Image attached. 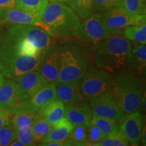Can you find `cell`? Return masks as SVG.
<instances>
[{
    "label": "cell",
    "mask_w": 146,
    "mask_h": 146,
    "mask_svg": "<svg viewBox=\"0 0 146 146\" xmlns=\"http://www.w3.org/2000/svg\"><path fill=\"white\" fill-rule=\"evenodd\" d=\"M132 45L125 37L115 35L95 43L94 60L97 66L110 73L123 72L129 68Z\"/></svg>",
    "instance_id": "cell-1"
},
{
    "label": "cell",
    "mask_w": 146,
    "mask_h": 146,
    "mask_svg": "<svg viewBox=\"0 0 146 146\" xmlns=\"http://www.w3.org/2000/svg\"><path fill=\"white\" fill-rule=\"evenodd\" d=\"M80 17L62 2L48 3L42 14L39 27L52 36L77 37Z\"/></svg>",
    "instance_id": "cell-2"
},
{
    "label": "cell",
    "mask_w": 146,
    "mask_h": 146,
    "mask_svg": "<svg viewBox=\"0 0 146 146\" xmlns=\"http://www.w3.org/2000/svg\"><path fill=\"white\" fill-rule=\"evenodd\" d=\"M59 58L57 83L81 79L90 66L87 52L84 45L78 41H68L62 43L59 47Z\"/></svg>",
    "instance_id": "cell-3"
},
{
    "label": "cell",
    "mask_w": 146,
    "mask_h": 146,
    "mask_svg": "<svg viewBox=\"0 0 146 146\" xmlns=\"http://www.w3.org/2000/svg\"><path fill=\"white\" fill-rule=\"evenodd\" d=\"M125 114L140 111L143 102V85L131 72H122L113 79L111 89Z\"/></svg>",
    "instance_id": "cell-4"
},
{
    "label": "cell",
    "mask_w": 146,
    "mask_h": 146,
    "mask_svg": "<svg viewBox=\"0 0 146 146\" xmlns=\"http://www.w3.org/2000/svg\"><path fill=\"white\" fill-rule=\"evenodd\" d=\"M41 57L22 55L12 42L0 37V71L8 79L14 80L30 70H36Z\"/></svg>",
    "instance_id": "cell-5"
},
{
    "label": "cell",
    "mask_w": 146,
    "mask_h": 146,
    "mask_svg": "<svg viewBox=\"0 0 146 146\" xmlns=\"http://www.w3.org/2000/svg\"><path fill=\"white\" fill-rule=\"evenodd\" d=\"M113 79L112 73L99 68L89 67L81 79L83 98L89 102L91 98L110 91Z\"/></svg>",
    "instance_id": "cell-6"
},
{
    "label": "cell",
    "mask_w": 146,
    "mask_h": 146,
    "mask_svg": "<svg viewBox=\"0 0 146 146\" xmlns=\"http://www.w3.org/2000/svg\"><path fill=\"white\" fill-rule=\"evenodd\" d=\"M112 36L105 24L103 14L98 12L83 19L78 29L77 37L95 44Z\"/></svg>",
    "instance_id": "cell-7"
},
{
    "label": "cell",
    "mask_w": 146,
    "mask_h": 146,
    "mask_svg": "<svg viewBox=\"0 0 146 146\" xmlns=\"http://www.w3.org/2000/svg\"><path fill=\"white\" fill-rule=\"evenodd\" d=\"M89 101L93 116L108 118L119 123L125 116L111 90L94 97Z\"/></svg>",
    "instance_id": "cell-8"
},
{
    "label": "cell",
    "mask_w": 146,
    "mask_h": 146,
    "mask_svg": "<svg viewBox=\"0 0 146 146\" xmlns=\"http://www.w3.org/2000/svg\"><path fill=\"white\" fill-rule=\"evenodd\" d=\"M103 16L108 29L113 36L121 35L127 27L143 25L146 21V15H131L119 7L104 12Z\"/></svg>",
    "instance_id": "cell-9"
},
{
    "label": "cell",
    "mask_w": 146,
    "mask_h": 146,
    "mask_svg": "<svg viewBox=\"0 0 146 146\" xmlns=\"http://www.w3.org/2000/svg\"><path fill=\"white\" fill-rule=\"evenodd\" d=\"M5 34L31 42L41 53H43L53 41L50 35L41 27L34 25H12L8 29Z\"/></svg>",
    "instance_id": "cell-10"
},
{
    "label": "cell",
    "mask_w": 146,
    "mask_h": 146,
    "mask_svg": "<svg viewBox=\"0 0 146 146\" xmlns=\"http://www.w3.org/2000/svg\"><path fill=\"white\" fill-rule=\"evenodd\" d=\"M48 84L57 83L60 70L59 47L52 41L42 54L36 69Z\"/></svg>",
    "instance_id": "cell-11"
},
{
    "label": "cell",
    "mask_w": 146,
    "mask_h": 146,
    "mask_svg": "<svg viewBox=\"0 0 146 146\" xmlns=\"http://www.w3.org/2000/svg\"><path fill=\"white\" fill-rule=\"evenodd\" d=\"M14 81L16 93L21 102L31 98L48 85L46 80L36 70L27 72Z\"/></svg>",
    "instance_id": "cell-12"
},
{
    "label": "cell",
    "mask_w": 146,
    "mask_h": 146,
    "mask_svg": "<svg viewBox=\"0 0 146 146\" xmlns=\"http://www.w3.org/2000/svg\"><path fill=\"white\" fill-rule=\"evenodd\" d=\"M118 127L125 135L130 145H139L143 129V115L139 111L125 114L118 123Z\"/></svg>",
    "instance_id": "cell-13"
},
{
    "label": "cell",
    "mask_w": 146,
    "mask_h": 146,
    "mask_svg": "<svg viewBox=\"0 0 146 146\" xmlns=\"http://www.w3.org/2000/svg\"><path fill=\"white\" fill-rule=\"evenodd\" d=\"M56 96L66 106L81 101H87L81 90V79L56 84Z\"/></svg>",
    "instance_id": "cell-14"
},
{
    "label": "cell",
    "mask_w": 146,
    "mask_h": 146,
    "mask_svg": "<svg viewBox=\"0 0 146 146\" xmlns=\"http://www.w3.org/2000/svg\"><path fill=\"white\" fill-rule=\"evenodd\" d=\"M65 116L73 126L87 127L92 118V112L88 101H81L65 107Z\"/></svg>",
    "instance_id": "cell-15"
},
{
    "label": "cell",
    "mask_w": 146,
    "mask_h": 146,
    "mask_svg": "<svg viewBox=\"0 0 146 146\" xmlns=\"http://www.w3.org/2000/svg\"><path fill=\"white\" fill-rule=\"evenodd\" d=\"M22 103L16 93L15 81L8 79L0 87V108L15 112Z\"/></svg>",
    "instance_id": "cell-16"
},
{
    "label": "cell",
    "mask_w": 146,
    "mask_h": 146,
    "mask_svg": "<svg viewBox=\"0 0 146 146\" xmlns=\"http://www.w3.org/2000/svg\"><path fill=\"white\" fill-rule=\"evenodd\" d=\"M39 25V22L31 14L14 8L10 10L0 11V25Z\"/></svg>",
    "instance_id": "cell-17"
},
{
    "label": "cell",
    "mask_w": 146,
    "mask_h": 146,
    "mask_svg": "<svg viewBox=\"0 0 146 146\" xmlns=\"http://www.w3.org/2000/svg\"><path fill=\"white\" fill-rule=\"evenodd\" d=\"M56 99V85L48 84L31 98L23 102L33 110L37 112L41 108Z\"/></svg>",
    "instance_id": "cell-18"
},
{
    "label": "cell",
    "mask_w": 146,
    "mask_h": 146,
    "mask_svg": "<svg viewBox=\"0 0 146 146\" xmlns=\"http://www.w3.org/2000/svg\"><path fill=\"white\" fill-rule=\"evenodd\" d=\"M129 68L130 72L137 76H143L146 70L145 44L134 43L131 51V58Z\"/></svg>",
    "instance_id": "cell-19"
},
{
    "label": "cell",
    "mask_w": 146,
    "mask_h": 146,
    "mask_svg": "<svg viewBox=\"0 0 146 146\" xmlns=\"http://www.w3.org/2000/svg\"><path fill=\"white\" fill-rule=\"evenodd\" d=\"M36 112L22 102L20 107L14 113L12 125L15 129L31 127L36 119Z\"/></svg>",
    "instance_id": "cell-20"
},
{
    "label": "cell",
    "mask_w": 146,
    "mask_h": 146,
    "mask_svg": "<svg viewBox=\"0 0 146 146\" xmlns=\"http://www.w3.org/2000/svg\"><path fill=\"white\" fill-rule=\"evenodd\" d=\"M37 112L53 125L65 116V106L56 99L41 108Z\"/></svg>",
    "instance_id": "cell-21"
},
{
    "label": "cell",
    "mask_w": 146,
    "mask_h": 146,
    "mask_svg": "<svg viewBox=\"0 0 146 146\" xmlns=\"http://www.w3.org/2000/svg\"><path fill=\"white\" fill-rule=\"evenodd\" d=\"M73 125L66 118L64 117L57 123L52 125V129L48 134L43 138L41 143L47 142H62L64 141L72 130Z\"/></svg>",
    "instance_id": "cell-22"
},
{
    "label": "cell",
    "mask_w": 146,
    "mask_h": 146,
    "mask_svg": "<svg viewBox=\"0 0 146 146\" xmlns=\"http://www.w3.org/2000/svg\"><path fill=\"white\" fill-rule=\"evenodd\" d=\"M48 1V0H16L15 8L31 14L40 24L42 14Z\"/></svg>",
    "instance_id": "cell-23"
},
{
    "label": "cell",
    "mask_w": 146,
    "mask_h": 146,
    "mask_svg": "<svg viewBox=\"0 0 146 146\" xmlns=\"http://www.w3.org/2000/svg\"><path fill=\"white\" fill-rule=\"evenodd\" d=\"M52 127V125H50L41 114L36 112V119L31 127L34 145L41 143L43 138L50 132Z\"/></svg>",
    "instance_id": "cell-24"
},
{
    "label": "cell",
    "mask_w": 146,
    "mask_h": 146,
    "mask_svg": "<svg viewBox=\"0 0 146 146\" xmlns=\"http://www.w3.org/2000/svg\"><path fill=\"white\" fill-rule=\"evenodd\" d=\"M68 6L82 19L95 13L94 0H68Z\"/></svg>",
    "instance_id": "cell-25"
},
{
    "label": "cell",
    "mask_w": 146,
    "mask_h": 146,
    "mask_svg": "<svg viewBox=\"0 0 146 146\" xmlns=\"http://www.w3.org/2000/svg\"><path fill=\"white\" fill-rule=\"evenodd\" d=\"M119 8L133 16L146 15V0H121Z\"/></svg>",
    "instance_id": "cell-26"
},
{
    "label": "cell",
    "mask_w": 146,
    "mask_h": 146,
    "mask_svg": "<svg viewBox=\"0 0 146 146\" xmlns=\"http://www.w3.org/2000/svg\"><path fill=\"white\" fill-rule=\"evenodd\" d=\"M129 141L121 130L118 127L112 132L104 136L96 146H126L129 145Z\"/></svg>",
    "instance_id": "cell-27"
},
{
    "label": "cell",
    "mask_w": 146,
    "mask_h": 146,
    "mask_svg": "<svg viewBox=\"0 0 146 146\" xmlns=\"http://www.w3.org/2000/svg\"><path fill=\"white\" fill-rule=\"evenodd\" d=\"M124 37L133 41L135 43L140 44H145L146 43V25H136V26L128 27L123 31Z\"/></svg>",
    "instance_id": "cell-28"
},
{
    "label": "cell",
    "mask_w": 146,
    "mask_h": 146,
    "mask_svg": "<svg viewBox=\"0 0 146 146\" xmlns=\"http://www.w3.org/2000/svg\"><path fill=\"white\" fill-rule=\"evenodd\" d=\"M87 141V127L83 125L73 126L64 145H85Z\"/></svg>",
    "instance_id": "cell-29"
},
{
    "label": "cell",
    "mask_w": 146,
    "mask_h": 146,
    "mask_svg": "<svg viewBox=\"0 0 146 146\" xmlns=\"http://www.w3.org/2000/svg\"><path fill=\"white\" fill-rule=\"evenodd\" d=\"M90 123L96 126L104 135L112 132L118 127V123L115 120L100 116H92Z\"/></svg>",
    "instance_id": "cell-30"
},
{
    "label": "cell",
    "mask_w": 146,
    "mask_h": 146,
    "mask_svg": "<svg viewBox=\"0 0 146 146\" xmlns=\"http://www.w3.org/2000/svg\"><path fill=\"white\" fill-rule=\"evenodd\" d=\"M104 135L96 126L89 123L87 126V141L85 145H96L104 137Z\"/></svg>",
    "instance_id": "cell-31"
},
{
    "label": "cell",
    "mask_w": 146,
    "mask_h": 146,
    "mask_svg": "<svg viewBox=\"0 0 146 146\" xmlns=\"http://www.w3.org/2000/svg\"><path fill=\"white\" fill-rule=\"evenodd\" d=\"M15 139V129L12 124L0 128V146L10 145Z\"/></svg>",
    "instance_id": "cell-32"
},
{
    "label": "cell",
    "mask_w": 146,
    "mask_h": 146,
    "mask_svg": "<svg viewBox=\"0 0 146 146\" xmlns=\"http://www.w3.org/2000/svg\"><path fill=\"white\" fill-rule=\"evenodd\" d=\"M121 0H94L95 12L104 13L113 8L119 7Z\"/></svg>",
    "instance_id": "cell-33"
},
{
    "label": "cell",
    "mask_w": 146,
    "mask_h": 146,
    "mask_svg": "<svg viewBox=\"0 0 146 146\" xmlns=\"http://www.w3.org/2000/svg\"><path fill=\"white\" fill-rule=\"evenodd\" d=\"M16 139L18 140L24 144V145H34L33 136L31 127L27 129H15Z\"/></svg>",
    "instance_id": "cell-34"
},
{
    "label": "cell",
    "mask_w": 146,
    "mask_h": 146,
    "mask_svg": "<svg viewBox=\"0 0 146 146\" xmlns=\"http://www.w3.org/2000/svg\"><path fill=\"white\" fill-rule=\"evenodd\" d=\"M14 113L0 108V128L12 124Z\"/></svg>",
    "instance_id": "cell-35"
},
{
    "label": "cell",
    "mask_w": 146,
    "mask_h": 146,
    "mask_svg": "<svg viewBox=\"0 0 146 146\" xmlns=\"http://www.w3.org/2000/svg\"><path fill=\"white\" fill-rule=\"evenodd\" d=\"M16 0H0V11L15 8Z\"/></svg>",
    "instance_id": "cell-36"
},
{
    "label": "cell",
    "mask_w": 146,
    "mask_h": 146,
    "mask_svg": "<svg viewBox=\"0 0 146 146\" xmlns=\"http://www.w3.org/2000/svg\"><path fill=\"white\" fill-rule=\"evenodd\" d=\"M39 145L43 146H62L64 145V141L62 142H47V143H43L39 144Z\"/></svg>",
    "instance_id": "cell-37"
},
{
    "label": "cell",
    "mask_w": 146,
    "mask_h": 146,
    "mask_svg": "<svg viewBox=\"0 0 146 146\" xmlns=\"http://www.w3.org/2000/svg\"><path fill=\"white\" fill-rule=\"evenodd\" d=\"M146 127L145 126H144V128L143 129L141 133V143L143 145H146Z\"/></svg>",
    "instance_id": "cell-38"
},
{
    "label": "cell",
    "mask_w": 146,
    "mask_h": 146,
    "mask_svg": "<svg viewBox=\"0 0 146 146\" xmlns=\"http://www.w3.org/2000/svg\"><path fill=\"white\" fill-rule=\"evenodd\" d=\"M10 145H12V146H25L24 145V144L23 143H21V141H18L17 139H14L11 142V143L10 144Z\"/></svg>",
    "instance_id": "cell-39"
},
{
    "label": "cell",
    "mask_w": 146,
    "mask_h": 146,
    "mask_svg": "<svg viewBox=\"0 0 146 146\" xmlns=\"http://www.w3.org/2000/svg\"><path fill=\"white\" fill-rule=\"evenodd\" d=\"M5 81V80L4 76L3 75V74L1 73V71H0V87H1V85H3Z\"/></svg>",
    "instance_id": "cell-40"
},
{
    "label": "cell",
    "mask_w": 146,
    "mask_h": 146,
    "mask_svg": "<svg viewBox=\"0 0 146 146\" xmlns=\"http://www.w3.org/2000/svg\"><path fill=\"white\" fill-rule=\"evenodd\" d=\"M48 1H51V2H62V3H66L68 0H48Z\"/></svg>",
    "instance_id": "cell-41"
}]
</instances>
